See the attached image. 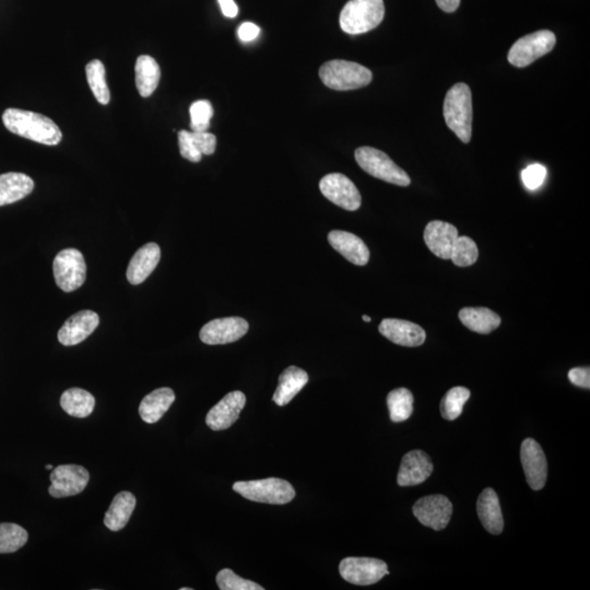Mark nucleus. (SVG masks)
Here are the masks:
<instances>
[{
  "label": "nucleus",
  "mask_w": 590,
  "mask_h": 590,
  "mask_svg": "<svg viewBox=\"0 0 590 590\" xmlns=\"http://www.w3.org/2000/svg\"><path fill=\"white\" fill-rule=\"evenodd\" d=\"M546 177L547 169L542 164L529 165L522 173L524 185L529 191H534L542 187Z\"/></svg>",
  "instance_id": "38"
},
{
  "label": "nucleus",
  "mask_w": 590,
  "mask_h": 590,
  "mask_svg": "<svg viewBox=\"0 0 590 590\" xmlns=\"http://www.w3.org/2000/svg\"><path fill=\"white\" fill-rule=\"evenodd\" d=\"M435 2L443 12L449 13L456 12L460 4V0H435Z\"/></svg>",
  "instance_id": "42"
},
{
  "label": "nucleus",
  "mask_w": 590,
  "mask_h": 590,
  "mask_svg": "<svg viewBox=\"0 0 590 590\" xmlns=\"http://www.w3.org/2000/svg\"><path fill=\"white\" fill-rule=\"evenodd\" d=\"M362 318H363V321L367 322V323H369V322L372 321L371 317H368V315H363Z\"/></svg>",
  "instance_id": "43"
},
{
  "label": "nucleus",
  "mask_w": 590,
  "mask_h": 590,
  "mask_svg": "<svg viewBox=\"0 0 590 590\" xmlns=\"http://www.w3.org/2000/svg\"><path fill=\"white\" fill-rule=\"evenodd\" d=\"M308 382V374L298 367H289L279 377L273 400L280 407L286 406Z\"/></svg>",
  "instance_id": "25"
},
{
  "label": "nucleus",
  "mask_w": 590,
  "mask_h": 590,
  "mask_svg": "<svg viewBox=\"0 0 590 590\" xmlns=\"http://www.w3.org/2000/svg\"><path fill=\"white\" fill-rule=\"evenodd\" d=\"M245 403L247 397L242 392L229 393L208 412L207 426L213 431H222L232 427L243 412Z\"/></svg>",
  "instance_id": "15"
},
{
  "label": "nucleus",
  "mask_w": 590,
  "mask_h": 590,
  "mask_svg": "<svg viewBox=\"0 0 590 590\" xmlns=\"http://www.w3.org/2000/svg\"><path fill=\"white\" fill-rule=\"evenodd\" d=\"M259 33H261V29L252 22H245L239 28V38L244 42L254 41Z\"/></svg>",
  "instance_id": "40"
},
{
  "label": "nucleus",
  "mask_w": 590,
  "mask_h": 590,
  "mask_svg": "<svg viewBox=\"0 0 590 590\" xmlns=\"http://www.w3.org/2000/svg\"><path fill=\"white\" fill-rule=\"evenodd\" d=\"M134 74H136V87L140 96L143 98L152 96L161 79V69L156 59L149 55H142L137 59Z\"/></svg>",
  "instance_id": "29"
},
{
  "label": "nucleus",
  "mask_w": 590,
  "mask_h": 590,
  "mask_svg": "<svg viewBox=\"0 0 590 590\" xmlns=\"http://www.w3.org/2000/svg\"><path fill=\"white\" fill-rule=\"evenodd\" d=\"M412 512L423 526L442 530L451 521L453 504L444 495H429L413 505Z\"/></svg>",
  "instance_id": "12"
},
{
  "label": "nucleus",
  "mask_w": 590,
  "mask_h": 590,
  "mask_svg": "<svg viewBox=\"0 0 590 590\" xmlns=\"http://www.w3.org/2000/svg\"><path fill=\"white\" fill-rule=\"evenodd\" d=\"M189 114H191L192 132H208L210 121H212L213 117L212 103L207 101V100H200V101L194 102L191 108H189Z\"/></svg>",
  "instance_id": "36"
},
{
  "label": "nucleus",
  "mask_w": 590,
  "mask_h": 590,
  "mask_svg": "<svg viewBox=\"0 0 590 590\" xmlns=\"http://www.w3.org/2000/svg\"><path fill=\"white\" fill-rule=\"evenodd\" d=\"M3 123L10 133L38 143L57 146L62 142L61 129L42 114L8 108L3 114Z\"/></svg>",
  "instance_id": "1"
},
{
  "label": "nucleus",
  "mask_w": 590,
  "mask_h": 590,
  "mask_svg": "<svg viewBox=\"0 0 590 590\" xmlns=\"http://www.w3.org/2000/svg\"><path fill=\"white\" fill-rule=\"evenodd\" d=\"M181 590H192V588L184 587V588H181Z\"/></svg>",
  "instance_id": "45"
},
{
  "label": "nucleus",
  "mask_w": 590,
  "mask_h": 590,
  "mask_svg": "<svg viewBox=\"0 0 590 590\" xmlns=\"http://www.w3.org/2000/svg\"><path fill=\"white\" fill-rule=\"evenodd\" d=\"M137 499L128 491L118 493L105 513L104 525L112 532H119L126 526L136 508Z\"/></svg>",
  "instance_id": "27"
},
{
  "label": "nucleus",
  "mask_w": 590,
  "mask_h": 590,
  "mask_svg": "<svg viewBox=\"0 0 590 590\" xmlns=\"http://www.w3.org/2000/svg\"><path fill=\"white\" fill-rule=\"evenodd\" d=\"M556 34L549 30H540V31L528 34L526 37L519 39L509 49L508 62L515 67H527L543 55L551 52L556 47Z\"/></svg>",
  "instance_id": "7"
},
{
  "label": "nucleus",
  "mask_w": 590,
  "mask_h": 590,
  "mask_svg": "<svg viewBox=\"0 0 590 590\" xmlns=\"http://www.w3.org/2000/svg\"><path fill=\"white\" fill-rule=\"evenodd\" d=\"M445 123L463 143H468L473 134L472 90L466 83L455 84L445 97Z\"/></svg>",
  "instance_id": "2"
},
{
  "label": "nucleus",
  "mask_w": 590,
  "mask_h": 590,
  "mask_svg": "<svg viewBox=\"0 0 590 590\" xmlns=\"http://www.w3.org/2000/svg\"><path fill=\"white\" fill-rule=\"evenodd\" d=\"M233 490L244 499L258 503L283 505L295 498L292 484L279 478L239 482L233 484Z\"/></svg>",
  "instance_id": "5"
},
{
  "label": "nucleus",
  "mask_w": 590,
  "mask_h": 590,
  "mask_svg": "<svg viewBox=\"0 0 590 590\" xmlns=\"http://www.w3.org/2000/svg\"><path fill=\"white\" fill-rule=\"evenodd\" d=\"M178 147L184 159L198 163L203 156H212L216 152L217 138L208 132L182 131L178 133Z\"/></svg>",
  "instance_id": "20"
},
{
  "label": "nucleus",
  "mask_w": 590,
  "mask_h": 590,
  "mask_svg": "<svg viewBox=\"0 0 590 590\" xmlns=\"http://www.w3.org/2000/svg\"><path fill=\"white\" fill-rule=\"evenodd\" d=\"M470 398V391L466 387H454L445 395L441 403L442 417L448 421H454L463 413L464 403Z\"/></svg>",
  "instance_id": "34"
},
{
  "label": "nucleus",
  "mask_w": 590,
  "mask_h": 590,
  "mask_svg": "<svg viewBox=\"0 0 590 590\" xmlns=\"http://www.w3.org/2000/svg\"><path fill=\"white\" fill-rule=\"evenodd\" d=\"M458 237V230L453 224L438 220L428 223L423 234L429 251L444 261L451 259L453 245Z\"/></svg>",
  "instance_id": "19"
},
{
  "label": "nucleus",
  "mask_w": 590,
  "mask_h": 590,
  "mask_svg": "<svg viewBox=\"0 0 590 590\" xmlns=\"http://www.w3.org/2000/svg\"><path fill=\"white\" fill-rule=\"evenodd\" d=\"M477 511L480 522L487 532L495 536L502 534L504 518L498 494L493 489L483 490V492L479 495Z\"/></svg>",
  "instance_id": "23"
},
{
  "label": "nucleus",
  "mask_w": 590,
  "mask_h": 590,
  "mask_svg": "<svg viewBox=\"0 0 590 590\" xmlns=\"http://www.w3.org/2000/svg\"><path fill=\"white\" fill-rule=\"evenodd\" d=\"M319 189L330 202L348 212H356L361 207V194L346 175L342 173L326 175L319 182Z\"/></svg>",
  "instance_id": "10"
},
{
  "label": "nucleus",
  "mask_w": 590,
  "mask_h": 590,
  "mask_svg": "<svg viewBox=\"0 0 590 590\" xmlns=\"http://www.w3.org/2000/svg\"><path fill=\"white\" fill-rule=\"evenodd\" d=\"M61 406L69 416L83 419L92 413L96 399L84 389L70 388L62 395Z\"/></svg>",
  "instance_id": "30"
},
{
  "label": "nucleus",
  "mask_w": 590,
  "mask_h": 590,
  "mask_svg": "<svg viewBox=\"0 0 590 590\" xmlns=\"http://www.w3.org/2000/svg\"><path fill=\"white\" fill-rule=\"evenodd\" d=\"M45 468H47L48 470H53L54 469L52 464H47V466H45Z\"/></svg>",
  "instance_id": "44"
},
{
  "label": "nucleus",
  "mask_w": 590,
  "mask_h": 590,
  "mask_svg": "<svg viewBox=\"0 0 590 590\" xmlns=\"http://www.w3.org/2000/svg\"><path fill=\"white\" fill-rule=\"evenodd\" d=\"M49 494L53 498L74 497L87 488L90 474L86 468L78 464H61L52 470Z\"/></svg>",
  "instance_id": "11"
},
{
  "label": "nucleus",
  "mask_w": 590,
  "mask_h": 590,
  "mask_svg": "<svg viewBox=\"0 0 590 590\" xmlns=\"http://www.w3.org/2000/svg\"><path fill=\"white\" fill-rule=\"evenodd\" d=\"M387 406L393 422L406 421L413 412V395L407 388L394 389L388 394Z\"/></svg>",
  "instance_id": "31"
},
{
  "label": "nucleus",
  "mask_w": 590,
  "mask_h": 590,
  "mask_svg": "<svg viewBox=\"0 0 590 590\" xmlns=\"http://www.w3.org/2000/svg\"><path fill=\"white\" fill-rule=\"evenodd\" d=\"M248 329V323L242 317L217 318L204 325L199 337L210 346L227 344L238 342L247 334Z\"/></svg>",
  "instance_id": "13"
},
{
  "label": "nucleus",
  "mask_w": 590,
  "mask_h": 590,
  "mask_svg": "<svg viewBox=\"0 0 590 590\" xmlns=\"http://www.w3.org/2000/svg\"><path fill=\"white\" fill-rule=\"evenodd\" d=\"M354 157L363 171L384 182L403 187H409L412 183L409 175L381 150L361 147L357 149Z\"/></svg>",
  "instance_id": "6"
},
{
  "label": "nucleus",
  "mask_w": 590,
  "mask_h": 590,
  "mask_svg": "<svg viewBox=\"0 0 590 590\" xmlns=\"http://www.w3.org/2000/svg\"><path fill=\"white\" fill-rule=\"evenodd\" d=\"M160 258L161 249L158 244L148 243L140 247L128 265L126 276L129 283L133 286L143 283L157 268Z\"/></svg>",
  "instance_id": "21"
},
{
  "label": "nucleus",
  "mask_w": 590,
  "mask_h": 590,
  "mask_svg": "<svg viewBox=\"0 0 590 590\" xmlns=\"http://www.w3.org/2000/svg\"><path fill=\"white\" fill-rule=\"evenodd\" d=\"M174 400L175 394L171 388H158L143 399L139 406L140 417L146 423H156L172 406Z\"/></svg>",
  "instance_id": "26"
},
{
  "label": "nucleus",
  "mask_w": 590,
  "mask_h": 590,
  "mask_svg": "<svg viewBox=\"0 0 590 590\" xmlns=\"http://www.w3.org/2000/svg\"><path fill=\"white\" fill-rule=\"evenodd\" d=\"M33 189V179L26 174L9 172L0 175V207L26 198Z\"/></svg>",
  "instance_id": "24"
},
{
  "label": "nucleus",
  "mask_w": 590,
  "mask_h": 590,
  "mask_svg": "<svg viewBox=\"0 0 590 590\" xmlns=\"http://www.w3.org/2000/svg\"><path fill=\"white\" fill-rule=\"evenodd\" d=\"M216 581L221 590H264L261 585L239 577L229 568L221 569L217 575Z\"/></svg>",
  "instance_id": "37"
},
{
  "label": "nucleus",
  "mask_w": 590,
  "mask_h": 590,
  "mask_svg": "<svg viewBox=\"0 0 590 590\" xmlns=\"http://www.w3.org/2000/svg\"><path fill=\"white\" fill-rule=\"evenodd\" d=\"M521 459L527 482L534 491L546 486L548 462L542 447L533 438L525 439L521 447Z\"/></svg>",
  "instance_id": "14"
},
{
  "label": "nucleus",
  "mask_w": 590,
  "mask_h": 590,
  "mask_svg": "<svg viewBox=\"0 0 590 590\" xmlns=\"http://www.w3.org/2000/svg\"><path fill=\"white\" fill-rule=\"evenodd\" d=\"M568 379L575 386L582 388H590V369L589 368H575L568 372Z\"/></svg>",
  "instance_id": "39"
},
{
  "label": "nucleus",
  "mask_w": 590,
  "mask_h": 590,
  "mask_svg": "<svg viewBox=\"0 0 590 590\" xmlns=\"http://www.w3.org/2000/svg\"><path fill=\"white\" fill-rule=\"evenodd\" d=\"M339 572L344 581L358 586L377 584L389 574L386 563L372 558L343 559L339 565Z\"/></svg>",
  "instance_id": "9"
},
{
  "label": "nucleus",
  "mask_w": 590,
  "mask_h": 590,
  "mask_svg": "<svg viewBox=\"0 0 590 590\" xmlns=\"http://www.w3.org/2000/svg\"><path fill=\"white\" fill-rule=\"evenodd\" d=\"M55 282L64 292H73L86 282L87 265L83 255L74 248L59 252L54 259Z\"/></svg>",
  "instance_id": "8"
},
{
  "label": "nucleus",
  "mask_w": 590,
  "mask_h": 590,
  "mask_svg": "<svg viewBox=\"0 0 590 590\" xmlns=\"http://www.w3.org/2000/svg\"><path fill=\"white\" fill-rule=\"evenodd\" d=\"M384 17L383 0H350L340 13V27L348 34H363L378 27Z\"/></svg>",
  "instance_id": "4"
},
{
  "label": "nucleus",
  "mask_w": 590,
  "mask_h": 590,
  "mask_svg": "<svg viewBox=\"0 0 590 590\" xmlns=\"http://www.w3.org/2000/svg\"><path fill=\"white\" fill-rule=\"evenodd\" d=\"M433 473V464L427 453L412 451L404 455L397 477L400 487H413L427 482Z\"/></svg>",
  "instance_id": "17"
},
{
  "label": "nucleus",
  "mask_w": 590,
  "mask_h": 590,
  "mask_svg": "<svg viewBox=\"0 0 590 590\" xmlns=\"http://www.w3.org/2000/svg\"><path fill=\"white\" fill-rule=\"evenodd\" d=\"M87 80L90 89L100 104L107 105L111 101V93L105 78V67L101 61L94 59L86 67Z\"/></svg>",
  "instance_id": "32"
},
{
  "label": "nucleus",
  "mask_w": 590,
  "mask_h": 590,
  "mask_svg": "<svg viewBox=\"0 0 590 590\" xmlns=\"http://www.w3.org/2000/svg\"><path fill=\"white\" fill-rule=\"evenodd\" d=\"M100 323L99 315L92 311H82L73 315L59 329V343L66 347L76 346L92 334Z\"/></svg>",
  "instance_id": "18"
},
{
  "label": "nucleus",
  "mask_w": 590,
  "mask_h": 590,
  "mask_svg": "<svg viewBox=\"0 0 590 590\" xmlns=\"http://www.w3.org/2000/svg\"><path fill=\"white\" fill-rule=\"evenodd\" d=\"M220 7H221L222 13L228 18H235L238 16L239 8L234 0H218Z\"/></svg>",
  "instance_id": "41"
},
{
  "label": "nucleus",
  "mask_w": 590,
  "mask_h": 590,
  "mask_svg": "<svg viewBox=\"0 0 590 590\" xmlns=\"http://www.w3.org/2000/svg\"><path fill=\"white\" fill-rule=\"evenodd\" d=\"M319 78L330 89L349 91L369 86L373 74L371 70L362 65L334 59L323 65L319 69Z\"/></svg>",
  "instance_id": "3"
},
{
  "label": "nucleus",
  "mask_w": 590,
  "mask_h": 590,
  "mask_svg": "<svg viewBox=\"0 0 590 590\" xmlns=\"http://www.w3.org/2000/svg\"><path fill=\"white\" fill-rule=\"evenodd\" d=\"M27 530L17 524H0V553H13L27 543Z\"/></svg>",
  "instance_id": "33"
},
{
  "label": "nucleus",
  "mask_w": 590,
  "mask_h": 590,
  "mask_svg": "<svg viewBox=\"0 0 590 590\" xmlns=\"http://www.w3.org/2000/svg\"><path fill=\"white\" fill-rule=\"evenodd\" d=\"M477 244L468 237H458L452 249L451 261L458 267L473 266L478 261Z\"/></svg>",
  "instance_id": "35"
},
{
  "label": "nucleus",
  "mask_w": 590,
  "mask_h": 590,
  "mask_svg": "<svg viewBox=\"0 0 590 590\" xmlns=\"http://www.w3.org/2000/svg\"><path fill=\"white\" fill-rule=\"evenodd\" d=\"M378 330L389 342L403 347L422 346L427 339L426 330L417 324L403 319H383Z\"/></svg>",
  "instance_id": "16"
},
{
  "label": "nucleus",
  "mask_w": 590,
  "mask_h": 590,
  "mask_svg": "<svg viewBox=\"0 0 590 590\" xmlns=\"http://www.w3.org/2000/svg\"><path fill=\"white\" fill-rule=\"evenodd\" d=\"M460 322L472 332L488 334L501 325V317L487 308H464L459 312Z\"/></svg>",
  "instance_id": "28"
},
{
  "label": "nucleus",
  "mask_w": 590,
  "mask_h": 590,
  "mask_svg": "<svg viewBox=\"0 0 590 590\" xmlns=\"http://www.w3.org/2000/svg\"><path fill=\"white\" fill-rule=\"evenodd\" d=\"M328 241L348 262L357 266H365L369 263V248L356 234L334 230L328 234Z\"/></svg>",
  "instance_id": "22"
}]
</instances>
